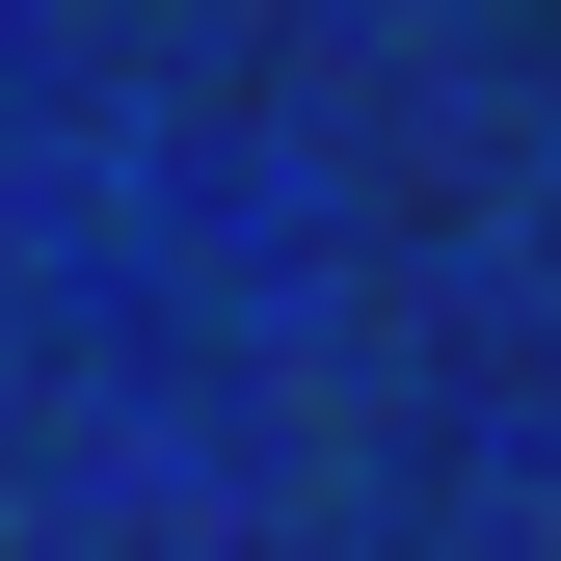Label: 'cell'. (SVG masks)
Instances as JSON below:
<instances>
[]
</instances>
